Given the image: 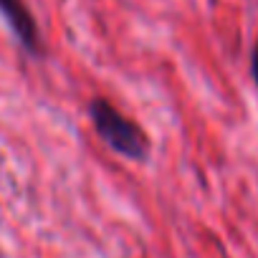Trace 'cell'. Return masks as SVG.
I'll return each instance as SVG.
<instances>
[{"label":"cell","mask_w":258,"mask_h":258,"mask_svg":"<svg viewBox=\"0 0 258 258\" xmlns=\"http://www.w3.org/2000/svg\"><path fill=\"white\" fill-rule=\"evenodd\" d=\"M89 119L94 132L99 135V140L116 155L132 160V162H142L150 157V137L147 132L132 121L129 116H124L109 99L104 96H94L89 101Z\"/></svg>","instance_id":"6da1fadb"},{"label":"cell","mask_w":258,"mask_h":258,"mask_svg":"<svg viewBox=\"0 0 258 258\" xmlns=\"http://www.w3.org/2000/svg\"><path fill=\"white\" fill-rule=\"evenodd\" d=\"M0 18H3L6 26L13 31L16 41L21 43V48L26 53H31V56L43 53L38 23H36L31 8L23 3V0H0Z\"/></svg>","instance_id":"7a4b0ae2"},{"label":"cell","mask_w":258,"mask_h":258,"mask_svg":"<svg viewBox=\"0 0 258 258\" xmlns=\"http://www.w3.org/2000/svg\"><path fill=\"white\" fill-rule=\"evenodd\" d=\"M250 74H253V81L258 86V41L253 46V56H250Z\"/></svg>","instance_id":"3957f363"}]
</instances>
